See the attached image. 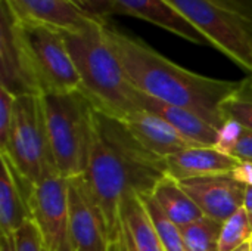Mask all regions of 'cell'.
Instances as JSON below:
<instances>
[{"mask_svg":"<svg viewBox=\"0 0 252 251\" xmlns=\"http://www.w3.org/2000/svg\"><path fill=\"white\" fill-rule=\"evenodd\" d=\"M90 18L106 22L112 15H123L117 0H72Z\"/></svg>","mask_w":252,"mask_h":251,"instance_id":"cell-25","label":"cell"},{"mask_svg":"<svg viewBox=\"0 0 252 251\" xmlns=\"http://www.w3.org/2000/svg\"><path fill=\"white\" fill-rule=\"evenodd\" d=\"M223 223L207 216L196 222L185 225L180 232L188 251H220V234Z\"/></svg>","mask_w":252,"mask_h":251,"instance_id":"cell-21","label":"cell"},{"mask_svg":"<svg viewBox=\"0 0 252 251\" xmlns=\"http://www.w3.org/2000/svg\"><path fill=\"white\" fill-rule=\"evenodd\" d=\"M219 149L241 161L245 167L252 169V130L235 123H227L220 130Z\"/></svg>","mask_w":252,"mask_h":251,"instance_id":"cell-23","label":"cell"},{"mask_svg":"<svg viewBox=\"0 0 252 251\" xmlns=\"http://www.w3.org/2000/svg\"><path fill=\"white\" fill-rule=\"evenodd\" d=\"M229 10L238 13L252 24V0H216Z\"/></svg>","mask_w":252,"mask_h":251,"instance_id":"cell-28","label":"cell"},{"mask_svg":"<svg viewBox=\"0 0 252 251\" xmlns=\"http://www.w3.org/2000/svg\"><path fill=\"white\" fill-rule=\"evenodd\" d=\"M252 240V228L244 209L229 217L220 234V251H233Z\"/></svg>","mask_w":252,"mask_h":251,"instance_id":"cell-24","label":"cell"},{"mask_svg":"<svg viewBox=\"0 0 252 251\" xmlns=\"http://www.w3.org/2000/svg\"><path fill=\"white\" fill-rule=\"evenodd\" d=\"M111 251H164L140 197L134 192L121 203L118 237Z\"/></svg>","mask_w":252,"mask_h":251,"instance_id":"cell-15","label":"cell"},{"mask_svg":"<svg viewBox=\"0 0 252 251\" xmlns=\"http://www.w3.org/2000/svg\"><path fill=\"white\" fill-rule=\"evenodd\" d=\"M220 111L227 123L252 130V75L239 80L238 87L221 102Z\"/></svg>","mask_w":252,"mask_h":251,"instance_id":"cell-20","label":"cell"},{"mask_svg":"<svg viewBox=\"0 0 252 251\" xmlns=\"http://www.w3.org/2000/svg\"><path fill=\"white\" fill-rule=\"evenodd\" d=\"M22 24L44 25L62 33H74L92 21L72 0H1Z\"/></svg>","mask_w":252,"mask_h":251,"instance_id":"cell-12","label":"cell"},{"mask_svg":"<svg viewBox=\"0 0 252 251\" xmlns=\"http://www.w3.org/2000/svg\"><path fill=\"white\" fill-rule=\"evenodd\" d=\"M250 247H251V251H252V240L250 241Z\"/></svg>","mask_w":252,"mask_h":251,"instance_id":"cell-33","label":"cell"},{"mask_svg":"<svg viewBox=\"0 0 252 251\" xmlns=\"http://www.w3.org/2000/svg\"><path fill=\"white\" fill-rule=\"evenodd\" d=\"M47 139L58 173L81 178L87 169L93 102L83 90L40 95Z\"/></svg>","mask_w":252,"mask_h":251,"instance_id":"cell-4","label":"cell"},{"mask_svg":"<svg viewBox=\"0 0 252 251\" xmlns=\"http://www.w3.org/2000/svg\"><path fill=\"white\" fill-rule=\"evenodd\" d=\"M120 120L148 151L161 158H168L189 148H196L165 120L145 109L133 111Z\"/></svg>","mask_w":252,"mask_h":251,"instance_id":"cell-13","label":"cell"},{"mask_svg":"<svg viewBox=\"0 0 252 251\" xmlns=\"http://www.w3.org/2000/svg\"><path fill=\"white\" fill-rule=\"evenodd\" d=\"M198 31L210 46L252 75V24L216 0H167Z\"/></svg>","mask_w":252,"mask_h":251,"instance_id":"cell-7","label":"cell"},{"mask_svg":"<svg viewBox=\"0 0 252 251\" xmlns=\"http://www.w3.org/2000/svg\"><path fill=\"white\" fill-rule=\"evenodd\" d=\"M139 109L161 117L196 148H217L220 142V130L190 109L165 104L142 92L139 95Z\"/></svg>","mask_w":252,"mask_h":251,"instance_id":"cell-16","label":"cell"},{"mask_svg":"<svg viewBox=\"0 0 252 251\" xmlns=\"http://www.w3.org/2000/svg\"><path fill=\"white\" fill-rule=\"evenodd\" d=\"M69 225L74 251H111L105 217L83 178L68 180Z\"/></svg>","mask_w":252,"mask_h":251,"instance_id":"cell-10","label":"cell"},{"mask_svg":"<svg viewBox=\"0 0 252 251\" xmlns=\"http://www.w3.org/2000/svg\"><path fill=\"white\" fill-rule=\"evenodd\" d=\"M16 96L0 86V149H3L9 139V132L13 120Z\"/></svg>","mask_w":252,"mask_h":251,"instance_id":"cell-26","label":"cell"},{"mask_svg":"<svg viewBox=\"0 0 252 251\" xmlns=\"http://www.w3.org/2000/svg\"><path fill=\"white\" fill-rule=\"evenodd\" d=\"M148 215L149 219L158 234V238L161 241V246L164 251H188L185 246L183 235L180 232V228L176 226L158 207L155 200L152 198L151 194L146 195H139Z\"/></svg>","mask_w":252,"mask_h":251,"instance_id":"cell-22","label":"cell"},{"mask_svg":"<svg viewBox=\"0 0 252 251\" xmlns=\"http://www.w3.org/2000/svg\"><path fill=\"white\" fill-rule=\"evenodd\" d=\"M4 152L19 176L30 185L58 172L49 146L40 95H21L15 99L13 120Z\"/></svg>","mask_w":252,"mask_h":251,"instance_id":"cell-5","label":"cell"},{"mask_svg":"<svg viewBox=\"0 0 252 251\" xmlns=\"http://www.w3.org/2000/svg\"><path fill=\"white\" fill-rule=\"evenodd\" d=\"M0 86L15 96L38 95L28 71L18 21L3 1L0 6Z\"/></svg>","mask_w":252,"mask_h":251,"instance_id":"cell-11","label":"cell"},{"mask_svg":"<svg viewBox=\"0 0 252 251\" xmlns=\"http://www.w3.org/2000/svg\"><path fill=\"white\" fill-rule=\"evenodd\" d=\"M151 195L161 212L179 228L204 217L201 209L180 186L179 180L168 175L157 183Z\"/></svg>","mask_w":252,"mask_h":251,"instance_id":"cell-19","label":"cell"},{"mask_svg":"<svg viewBox=\"0 0 252 251\" xmlns=\"http://www.w3.org/2000/svg\"><path fill=\"white\" fill-rule=\"evenodd\" d=\"M0 231L4 237H15L25 222L31 220L28 200L34 185L19 176L4 152H0Z\"/></svg>","mask_w":252,"mask_h":251,"instance_id":"cell-14","label":"cell"},{"mask_svg":"<svg viewBox=\"0 0 252 251\" xmlns=\"http://www.w3.org/2000/svg\"><path fill=\"white\" fill-rule=\"evenodd\" d=\"M165 176V158L148 151L118 117L93 104L90 151L81 178L105 217L112 246L124 197L151 194Z\"/></svg>","mask_w":252,"mask_h":251,"instance_id":"cell-1","label":"cell"},{"mask_svg":"<svg viewBox=\"0 0 252 251\" xmlns=\"http://www.w3.org/2000/svg\"><path fill=\"white\" fill-rule=\"evenodd\" d=\"M117 3L123 15L148 21L193 44L210 46L207 37L167 0H117Z\"/></svg>","mask_w":252,"mask_h":251,"instance_id":"cell-18","label":"cell"},{"mask_svg":"<svg viewBox=\"0 0 252 251\" xmlns=\"http://www.w3.org/2000/svg\"><path fill=\"white\" fill-rule=\"evenodd\" d=\"M180 186L201 209L204 216L224 223L244 206L248 186L247 167L238 173H224L179 180Z\"/></svg>","mask_w":252,"mask_h":251,"instance_id":"cell-9","label":"cell"},{"mask_svg":"<svg viewBox=\"0 0 252 251\" xmlns=\"http://www.w3.org/2000/svg\"><path fill=\"white\" fill-rule=\"evenodd\" d=\"M31 220L37 226L46 251H74L69 225L68 179L49 173L31 189Z\"/></svg>","mask_w":252,"mask_h":251,"instance_id":"cell-8","label":"cell"},{"mask_svg":"<svg viewBox=\"0 0 252 251\" xmlns=\"http://www.w3.org/2000/svg\"><path fill=\"white\" fill-rule=\"evenodd\" d=\"M247 176H248V182L252 183V169L251 167H247Z\"/></svg>","mask_w":252,"mask_h":251,"instance_id":"cell-32","label":"cell"},{"mask_svg":"<svg viewBox=\"0 0 252 251\" xmlns=\"http://www.w3.org/2000/svg\"><path fill=\"white\" fill-rule=\"evenodd\" d=\"M0 251H16L15 237H0Z\"/></svg>","mask_w":252,"mask_h":251,"instance_id":"cell-30","label":"cell"},{"mask_svg":"<svg viewBox=\"0 0 252 251\" xmlns=\"http://www.w3.org/2000/svg\"><path fill=\"white\" fill-rule=\"evenodd\" d=\"M242 209L247 213V217L250 220V225L252 228V183H248L247 191H245V197H244V206Z\"/></svg>","mask_w":252,"mask_h":251,"instance_id":"cell-29","label":"cell"},{"mask_svg":"<svg viewBox=\"0 0 252 251\" xmlns=\"http://www.w3.org/2000/svg\"><path fill=\"white\" fill-rule=\"evenodd\" d=\"M16 251H46L40 232L32 220L25 222V225L15 234Z\"/></svg>","mask_w":252,"mask_h":251,"instance_id":"cell-27","label":"cell"},{"mask_svg":"<svg viewBox=\"0 0 252 251\" xmlns=\"http://www.w3.org/2000/svg\"><path fill=\"white\" fill-rule=\"evenodd\" d=\"M167 175L176 180L238 173L245 166L219 148H189L165 158Z\"/></svg>","mask_w":252,"mask_h":251,"instance_id":"cell-17","label":"cell"},{"mask_svg":"<svg viewBox=\"0 0 252 251\" xmlns=\"http://www.w3.org/2000/svg\"><path fill=\"white\" fill-rule=\"evenodd\" d=\"M233 251H251V247H250V243H247V244L241 246L239 249H236V250H233Z\"/></svg>","mask_w":252,"mask_h":251,"instance_id":"cell-31","label":"cell"},{"mask_svg":"<svg viewBox=\"0 0 252 251\" xmlns=\"http://www.w3.org/2000/svg\"><path fill=\"white\" fill-rule=\"evenodd\" d=\"M105 25L106 22L92 21L87 27L63 36L80 74L83 92L94 107L123 118L139 111L140 92L127 77L106 37Z\"/></svg>","mask_w":252,"mask_h":251,"instance_id":"cell-3","label":"cell"},{"mask_svg":"<svg viewBox=\"0 0 252 251\" xmlns=\"http://www.w3.org/2000/svg\"><path fill=\"white\" fill-rule=\"evenodd\" d=\"M18 21V19H16ZM28 71L38 95L83 90L62 31L18 21Z\"/></svg>","mask_w":252,"mask_h":251,"instance_id":"cell-6","label":"cell"},{"mask_svg":"<svg viewBox=\"0 0 252 251\" xmlns=\"http://www.w3.org/2000/svg\"><path fill=\"white\" fill-rule=\"evenodd\" d=\"M105 33L127 77L139 92L165 104L190 109L219 130L227 124L220 105L238 87L239 81L189 71L143 40L123 33L108 22Z\"/></svg>","mask_w":252,"mask_h":251,"instance_id":"cell-2","label":"cell"}]
</instances>
